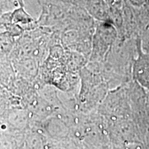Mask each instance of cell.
<instances>
[{
  "label": "cell",
  "mask_w": 149,
  "mask_h": 149,
  "mask_svg": "<svg viewBox=\"0 0 149 149\" xmlns=\"http://www.w3.org/2000/svg\"><path fill=\"white\" fill-rule=\"evenodd\" d=\"M2 53H3V48H1V46H0V57H1V56L2 55Z\"/></svg>",
  "instance_id": "obj_6"
},
{
  "label": "cell",
  "mask_w": 149,
  "mask_h": 149,
  "mask_svg": "<svg viewBox=\"0 0 149 149\" xmlns=\"http://www.w3.org/2000/svg\"><path fill=\"white\" fill-rule=\"evenodd\" d=\"M133 77L139 85L149 91V55L141 54L133 68Z\"/></svg>",
  "instance_id": "obj_1"
},
{
  "label": "cell",
  "mask_w": 149,
  "mask_h": 149,
  "mask_svg": "<svg viewBox=\"0 0 149 149\" xmlns=\"http://www.w3.org/2000/svg\"><path fill=\"white\" fill-rule=\"evenodd\" d=\"M42 135L40 133H32L27 135L25 141V149H38L42 144Z\"/></svg>",
  "instance_id": "obj_4"
},
{
  "label": "cell",
  "mask_w": 149,
  "mask_h": 149,
  "mask_svg": "<svg viewBox=\"0 0 149 149\" xmlns=\"http://www.w3.org/2000/svg\"><path fill=\"white\" fill-rule=\"evenodd\" d=\"M8 122L15 129H23L27 126L29 115L24 110H13L8 115Z\"/></svg>",
  "instance_id": "obj_2"
},
{
  "label": "cell",
  "mask_w": 149,
  "mask_h": 149,
  "mask_svg": "<svg viewBox=\"0 0 149 149\" xmlns=\"http://www.w3.org/2000/svg\"><path fill=\"white\" fill-rule=\"evenodd\" d=\"M17 68L20 74L26 77H34L37 72L36 64L31 59H26L20 61Z\"/></svg>",
  "instance_id": "obj_3"
},
{
  "label": "cell",
  "mask_w": 149,
  "mask_h": 149,
  "mask_svg": "<svg viewBox=\"0 0 149 149\" xmlns=\"http://www.w3.org/2000/svg\"><path fill=\"white\" fill-rule=\"evenodd\" d=\"M13 141L6 136H0V149H13Z\"/></svg>",
  "instance_id": "obj_5"
}]
</instances>
